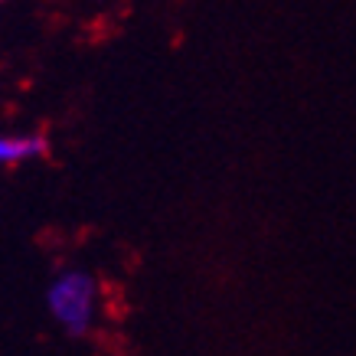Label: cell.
Listing matches in <instances>:
<instances>
[{
  "mask_svg": "<svg viewBox=\"0 0 356 356\" xmlns=\"http://www.w3.org/2000/svg\"><path fill=\"white\" fill-rule=\"evenodd\" d=\"M46 154L43 134H13V131H0V167H17V163L36 161Z\"/></svg>",
  "mask_w": 356,
  "mask_h": 356,
  "instance_id": "7a4b0ae2",
  "label": "cell"
},
{
  "mask_svg": "<svg viewBox=\"0 0 356 356\" xmlns=\"http://www.w3.org/2000/svg\"><path fill=\"white\" fill-rule=\"evenodd\" d=\"M46 307L69 337H86L95 324L98 281L82 268H69L56 275L53 284L46 288Z\"/></svg>",
  "mask_w": 356,
  "mask_h": 356,
  "instance_id": "6da1fadb",
  "label": "cell"
}]
</instances>
